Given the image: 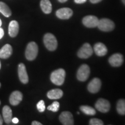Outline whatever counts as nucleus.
<instances>
[{"instance_id": "f257e3e1", "label": "nucleus", "mask_w": 125, "mask_h": 125, "mask_svg": "<svg viewBox=\"0 0 125 125\" xmlns=\"http://www.w3.org/2000/svg\"><path fill=\"white\" fill-rule=\"evenodd\" d=\"M65 71L64 70L60 68L52 73L51 80L54 85L57 86L62 85L65 80Z\"/></svg>"}, {"instance_id": "f03ea898", "label": "nucleus", "mask_w": 125, "mask_h": 125, "mask_svg": "<svg viewBox=\"0 0 125 125\" xmlns=\"http://www.w3.org/2000/svg\"><path fill=\"white\" fill-rule=\"evenodd\" d=\"M43 43L46 49L50 51H54L57 49V41L53 34L47 33L43 37Z\"/></svg>"}, {"instance_id": "7ed1b4c3", "label": "nucleus", "mask_w": 125, "mask_h": 125, "mask_svg": "<svg viewBox=\"0 0 125 125\" xmlns=\"http://www.w3.org/2000/svg\"><path fill=\"white\" fill-rule=\"evenodd\" d=\"M38 53V45L34 42H31L28 43L26 47L25 55L27 60L32 61L34 60L37 56Z\"/></svg>"}, {"instance_id": "20e7f679", "label": "nucleus", "mask_w": 125, "mask_h": 125, "mask_svg": "<svg viewBox=\"0 0 125 125\" xmlns=\"http://www.w3.org/2000/svg\"><path fill=\"white\" fill-rule=\"evenodd\" d=\"M93 53V48L88 43H85L78 52V56L81 59H87L92 55Z\"/></svg>"}, {"instance_id": "39448f33", "label": "nucleus", "mask_w": 125, "mask_h": 125, "mask_svg": "<svg viewBox=\"0 0 125 125\" xmlns=\"http://www.w3.org/2000/svg\"><path fill=\"white\" fill-rule=\"evenodd\" d=\"M97 27L100 30L103 31H111L115 28V24L112 20L108 19H101L99 20Z\"/></svg>"}, {"instance_id": "423d86ee", "label": "nucleus", "mask_w": 125, "mask_h": 125, "mask_svg": "<svg viewBox=\"0 0 125 125\" xmlns=\"http://www.w3.org/2000/svg\"><path fill=\"white\" fill-rule=\"evenodd\" d=\"M90 71V67L88 65H82L77 71V74H76L77 79L82 82L86 81L89 76Z\"/></svg>"}, {"instance_id": "0eeeda50", "label": "nucleus", "mask_w": 125, "mask_h": 125, "mask_svg": "<svg viewBox=\"0 0 125 125\" xmlns=\"http://www.w3.org/2000/svg\"><path fill=\"white\" fill-rule=\"evenodd\" d=\"M95 107L100 112L106 113L110 109L111 105L109 101L107 100L104 98H100L95 104Z\"/></svg>"}, {"instance_id": "6e6552de", "label": "nucleus", "mask_w": 125, "mask_h": 125, "mask_svg": "<svg viewBox=\"0 0 125 125\" xmlns=\"http://www.w3.org/2000/svg\"><path fill=\"white\" fill-rule=\"evenodd\" d=\"M99 20L96 16L89 15L85 16L83 19L82 22L86 27L89 28H94L97 27Z\"/></svg>"}, {"instance_id": "1a4fd4ad", "label": "nucleus", "mask_w": 125, "mask_h": 125, "mask_svg": "<svg viewBox=\"0 0 125 125\" xmlns=\"http://www.w3.org/2000/svg\"><path fill=\"white\" fill-rule=\"evenodd\" d=\"M101 86V82L97 78H93L87 86V89L92 93H96L99 91Z\"/></svg>"}, {"instance_id": "9d476101", "label": "nucleus", "mask_w": 125, "mask_h": 125, "mask_svg": "<svg viewBox=\"0 0 125 125\" xmlns=\"http://www.w3.org/2000/svg\"><path fill=\"white\" fill-rule=\"evenodd\" d=\"M60 122L64 125H74V119L71 112L68 111L62 112L59 116Z\"/></svg>"}, {"instance_id": "9b49d317", "label": "nucleus", "mask_w": 125, "mask_h": 125, "mask_svg": "<svg viewBox=\"0 0 125 125\" xmlns=\"http://www.w3.org/2000/svg\"><path fill=\"white\" fill-rule=\"evenodd\" d=\"M18 75L20 81L23 83H27L29 82V76H28L26 66L23 63H20L18 65Z\"/></svg>"}, {"instance_id": "f8f14e48", "label": "nucleus", "mask_w": 125, "mask_h": 125, "mask_svg": "<svg viewBox=\"0 0 125 125\" xmlns=\"http://www.w3.org/2000/svg\"><path fill=\"white\" fill-rule=\"evenodd\" d=\"M73 14V10L68 8H63L59 9L56 11V15L60 19H68Z\"/></svg>"}, {"instance_id": "ddd939ff", "label": "nucleus", "mask_w": 125, "mask_h": 125, "mask_svg": "<svg viewBox=\"0 0 125 125\" xmlns=\"http://www.w3.org/2000/svg\"><path fill=\"white\" fill-rule=\"evenodd\" d=\"M108 62L112 67H119L123 62V57L120 53L114 54L109 57Z\"/></svg>"}, {"instance_id": "4468645a", "label": "nucleus", "mask_w": 125, "mask_h": 125, "mask_svg": "<svg viewBox=\"0 0 125 125\" xmlns=\"http://www.w3.org/2000/svg\"><path fill=\"white\" fill-rule=\"evenodd\" d=\"M23 99V94L20 91L16 90L12 92L9 97V102L12 105H17Z\"/></svg>"}, {"instance_id": "2eb2a0df", "label": "nucleus", "mask_w": 125, "mask_h": 125, "mask_svg": "<svg viewBox=\"0 0 125 125\" xmlns=\"http://www.w3.org/2000/svg\"><path fill=\"white\" fill-rule=\"evenodd\" d=\"M19 30V26L18 21L16 20H12L9 24L8 32L9 35L12 38L16 37Z\"/></svg>"}, {"instance_id": "dca6fc26", "label": "nucleus", "mask_w": 125, "mask_h": 125, "mask_svg": "<svg viewBox=\"0 0 125 125\" xmlns=\"http://www.w3.org/2000/svg\"><path fill=\"white\" fill-rule=\"evenodd\" d=\"M94 51L98 56H104L107 53V48L104 43L98 42L94 46Z\"/></svg>"}, {"instance_id": "f3484780", "label": "nucleus", "mask_w": 125, "mask_h": 125, "mask_svg": "<svg viewBox=\"0 0 125 125\" xmlns=\"http://www.w3.org/2000/svg\"><path fill=\"white\" fill-rule=\"evenodd\" d=\"M2 115L5 122L7 124L11 122L12 119V111L9 106L5 105L3 107Z\"/></svg>"}, {"instance_id": "a211bd4d", "label": "nucleus", "mask_w": 125, "mask_h": 125, "mask_svg": "<svg viewBox=\"0 0 125 125\" xmlns=\"http://www.w3.org/2000/svg\"><path fill=\"white\" fill-rule=\"evenodd\" d=\"M12 53V48L11 45L6 44L0 50V58L8 59Z\"/></svg>"}, {"instance_id": "6ab92c4d", "label": "nucleus", "mask_w": 125, "mask_h": 125, "mask_svg": "<svg viewBox=\"0 0 125 125\" xmlns=\"http://www.w3.org/2000/svg\"><path fill=\"white\" fill-rule=\"evenodd\" d=\"M63 95V92L59 89H55L49 91L47 93V96L49 99L56 100L62 98Z\"/></svg>"}, {"instance_id": "aec40b11", "label": "nucleus", "mask_w": 125, "mask_h": 125, "mask_svg": "<svg viewBox=\"0 0 125 125\" xmlns=\"http://www.w3.org/2000/svg\"><path fill=\"white\" fill-rule=\"evenodd\" d=\"M40 6L42 10L46 14L50 13L52 10V7L49 0H41Z\"/></svg>"}, {"instance_id": "412c9836", "label": "nucleus", "mask_w": 125, "mask_h": 125, "mask_svg": "<svg viewBox=\"0 0 125 125\" xmlns=\"http://www.w3.org/2000/svg\"><path fill=\"white\" fill-rule=\"evenodd\" d=\"M0 12L7 18L10 16L12 15L10 9L5 3L3 2H0Z\"/></svg>"}, {"instance_id": "4be33fe9", "label": "nucleus", "mask_w": 125, "mask_h": 125, "mask_svg": "<svg viewBox=\"0 0 125 125\" xmlns=\"http://www.w3.org/2000/svg\"><path fill=\"white\" fill-rule=\"evenodd\" d=\"M116 110L120 115H125V100L120 99L116 105Z\"/></svg>"}, {"instance_id": "5701e85b", "label": "nucleus", "mask_w": 125, "mask_h": 125, "mask_svg": "<svg viewBox=\"0 0 125 125\" xmlns=\"http://www.w3.org/2000/svg\"><path fill=\"white\" fill-rule=\"evenodd\" d=\"M80 109L82 112L88 115H94L96 113V110L90 106L82 105L80 107Z\"/></svg>"}, {"instance_id": "b1692460", "label": "nucleus", "mask_w": 125, "mask_h": 125, "mask_svg": "<svg viewBox=\"0 0 125 125\" xmlns=\"http://www.w3.org/2000/svg\"><path fill=\"white\" fill-rule=\"evenodd\" d=\"M59 107H60V104L57 101H54L51 105L48 107V109L51 111L56 112L59 111Z\"/></svg>"}, {"instance_id": "393cba45", "label": "nucleus", "mask_w": 125, "mask_h": 125, "mask_svg": "<svg viewBox=\"0 0 125 125\" xmlns=\"http://www.w3.org/2000/svg\"><path fill=\"white\" fill-rule=\"evenodd\" d=\"M37 107L39 112H43L45 110V108H46L44 101L43 100H40L38 103H37Z\"/></svg>"}, {"instance_id": "a878e982", "label": "nucleus", "mask_w": 125, "mask_h": 125, "mask_svg": "<svg viewBox=\"0 0 125 125\" xmlns=\"http://www.w3.org/2000/svg\"><path fill=\"white\" fill-rule=\"evenodd\" d=\"M90 125H104L103 122L101 120L97 118H93L90 119L89 122Z\"/></svg>"}, {"instance_id": "bb28decb", "label": "nucleus", "mask_w": 125, "mask_h": 125, "mask_svg": "<svg viewBox=\"0 0 125 125\" xmlns=\"http://www.w3.org/2000/svg\"><path fill=\"white\" fill-rule=\"evenodd\" d=\"M74 1L76 4H83V3H85L86 0H74Z\"/></svg>"}, {"instance_id": "cd10ccee", "label": "nucleus", "mask_w": 125, "mask_h": 125, "mask_svg": "<svg viewBox=\"0 0 125 125\" xmlns=\"http://www.w3.org/2000/svg\"><path fill=\"white\" fill-rule=\"evenodd\" d=\"M4 35V31L2 28L0 27V39H1Z\"/></svg>"}, {"instance_id": "c85d7f7f", "label": "nucleus", "mask_w": 125, "mask_h": 125, "mask_svg": "<svg viewBox=\"0 0 125 125\" xmlns=\"http://www.w3.org/2000/svg\"><path fill=\"white\" fill-rule=\"evenodd\" d=\"M12 122H13V123H15V124H16V123H18L19 122V119L17 118H12Z\"/></svg>"}, {"instance_id": "c756f323", "label": "nucleus", "mask_w": 125, "mask_h": 125, "mask_svg": "<svg viewBox=\"0 0 125 125\" xmlns=\"http://www.w3.org/2000/svg\"><path fill=\"white\" fill-rule=\"evenodd\" d=\"M31 124H32V125H42V123L39 122L38 121H33Z\"/></svg>"}, {"instance_id": "7c9ffc66", "label": "nucleus", "mask_w": 125, "mask_h": 125, "mask_svg": "<svg viewBox=\"0 0 125 125\" xmlns=\"http://www.w3.org/2000/svg\"><path fill=\"white\" fill-rule=\"evenodd\" d=\"M102 1V0H90V1L93 4H96V3H98L100 1Z\"/></svg>"}, {"instance_id": "2f4dec72", "label": "nucleus", "mask_w": 125, "mask_h": 125, "mask_svg": "<svg viewBox=\"0 0 125 125\" xmlns=\"http://www.w3.org/2000/svg\"><path fill=\"white\" fill-rule=\"evenodd\" d=\"M3 124V119L1 117V115H0V125H2Z\"/></svg>"}, {"instance_id": "473e14b6", "label": "nucleus", "mask_w": 125, "mask_h": 125, "mask_svg": "<svg viewBox=\"0 0 125 125\" xmlns=\"http://www.w3.org/2000/svg\"><path fill=\"white\" fill-rule=\"evenodd\" d=\"M58 1H59L60 2H62H62H66V1H68V0H58Z\"/></svg>"}, {"instance_id": "72a5a7b5", "label": "nucleus", "mask_w": 125, "mask_h": 125, "mask_svg": "<svg viewBox=\"0 0 125 125\" xmlns=\"http://www.w3.org/2000/svg\"><path fill=\"white\" fill-rule=\"evenodd\" d=\"M1 25H2V21H1V20L0 19V27H1Z\"/></svg>"}, {"instance_id": "f704fd0d", "label": "nucleus", "mask_w": 125, "mask_h": 125, "mask_svg": "<svg viewBox=\"0 0 125 125\" xmlns=\"http://www.w3.org/2000/svg\"><path fill=\"white\" fill-rule=\"evenodd\" d=\"M122 2H123V4L125 5V0H122Z\"/></svg>"}, {"instance_id": "c9c22d12", "label": "nucleus", "mask_w": 125, "mask_h": 125, "mask_svg": "<svg viewBox=\"0 0 125 125\" xmlns=\"http://www.w3.org/2000/svg\"><path fill=\"white\" fill-rule=\"evenodd\" d=\"M1 62H0V69H1Z\"/></svg>"}, {"instance_id": "e433bc0d", "label": "nucleus", "mask_w": 125, "mask_h": 125, "mask_svg": "<svg viewBox=\"0 0 125 125\" xmlns=\"http://www.w3.org/2000/svg\"><path fill=\"white\" fill-rule=\"evenodd\" d=\"M0 87H1V83H0Z\"/></svg>"}, {"instance_id": "4c0bfd02", "label": "nucleus", "mask_w": 125, "mask_h": 125, "mask_svg": "<svg viewBox=\"0 0 125 125\" xmlns=\"http://www.w3.org/2000/svg\"><path fill=\"white\" fill-rule=\"evenodd\" d=\"M0 104H1V101H0Z\"/></svg>"}]
</instances>
